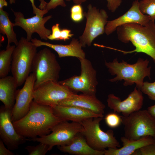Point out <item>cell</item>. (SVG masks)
<instances>
[{"mask_svg": "<svg viewBox=\"0 0 155 155\" xmlns=\"http://www.w3.org/2000/svg\"><path fill=\"white\" fill-rule=\"evenodd\" d=\"M62 121L54 115L52 107L33 100L27 114L12 122L19 134L26 138L34 139L49 134L52 128Z\"/></svg>", "mask_w": 155, "mask_h": 155, "instance_id": "6da1fadb", "label": "cell"}, {"mask_svg": "<svg viewBox=\"0 0 155 155\" xmlns=\"http://www.w3.org/2000/svg\"><path fill=\"white\" fill-rule=\"evenodd\" d=\"M118 38L123 43L131 42L135 49L125 51L112 48L123 54L134 52L144 53L150 56L155 64V23L150 20L146 25L135 23L125 24L116 29Z\"/></svg>", "mask_w": 155, "mask_h": 155, "instance_id": "7a4b0ae2", "label": "cell"}, {"mask_svg": "<svg viewBox=\"0 0 155 155\" xmlns=\"http://www.w3.org/2000/svg\"><path fill=\"white\" fill-rule=\"evenodd\" d=\"M149 61L139 58L135 63L130 64L123 60L119 62L117 58L112 62L106 61L104 64L112 75L116 76L109 80L111 82L124 81L123 85L125 86L135 84L136 87L140 90L145 78L150 79L151 67L148 66Z\"/></svg>", "mask_w": 155, "mask_h": 155, "instance_id": "3957f363", "label": "cell"}, {"mask_svg": "<svg viewBox=\"0 0 155 155\" xmlns=\"http://www.w3.org/2000/svg\"><path fill=\"white\" fill-rule=\"evenodd\" d=\"M37 47L31 41L22 37L13 51L11 71L17 87L24 83L32 72Z\"/></svg>", "mask_w": 155, "mask_h": 155, "instance_id": "277c9868", "label": "cell"}, {"mask_svg": "<svg viewBox=\"0 0 155 155\" xmlns=\"http://www.w3.org/2000/svg\"><path fill=\"white\" fill-rule=\"evenodd\" d=\"M61 69L55 55L49 49L45 48L37 52L32 68L35 77L34 90L47 81L58 82Z\"/></svg>", "mask_w": 155, "mask_h": 155, "instance_id": "5b68a950", "label": "cell"}, {"mask_svg": "<svg viewBox=\"0 0 155 155\" xmlns=\"http://www.w3.org/2000/svg\"><path fill=\"white\" fill-rule=\"evenodd\" d=\"M103 118H90L81 122L84 128L81 133L88 144L95 150L104 151L107 148L117 149L121 147L119 142L114 136L113 130L110 129L105 132L100 128V123Z\"/></svg>", "mask_w": 155, "mask_h": 155, "instance_id": "8992f818", "label": "cell"}, {"mask_svg": "<svg viewBox=\"0 0 155 155\" xmlns=\"http://www.w3.org/2000/svg\"><path fill=\"white\" fill-rule=\"evenodd\" d=\"M125 137L136 140L146 136L155 138V117L147 110H139L127 116H121Z\"/></svg>", "mask_w": 155, "mask_h": 155, "instance_id": "52a82bcc", "label": "cell"}, {"mask_svg": "<svg viewBox=\"0 0 155 155\" xmlns=\"http://www.w3.org/2000/svg\"><path fill=\"white\" fill-rule=\"evenodd\" d=\"M81 65V73L68 78L58 81L73 92L96 95L98 82L96 71L91 62L85 58L79 59Z\"/></svg>", "mask_w": 155, "mask_h": 155, "instance_id": "ba28073f", "label": "cell"}, {"mask_svg": "<svg viewBox=\"0 0 155 155\" xmlns=\"http://www.w3.org/2000/svg\"><path fill=\"white\" fill-rule=\"evenodd\" d=\"M84 130L80 123L62 121L54 126L51 129L52 132L45 136L27 140L37 142L48 145L51 150L53 146L69 144L75 137Z\"/></svg>", "mask_w": 155, "mask_h": 155, "instance_id": "9c48e42d", "label": "cell"}, {"mask_svg": "<svg viewBox=\"0 0 155 155\" xmlns=\"http://www.w3.org/2000/svg\"><path fill=\"white\" fill-rule=\"evenodd\" d=\"M87 7V12L84 13L86 19L85 28L79 37L83 47L90 46L95 38L105 33V28L108 21V16L105 10H100L91 4Z\"/></svg>", "mask_w": 155, "mask_h": 155, "instance_id": "30bf717a", "label": "cell"}, {"mask_svg": "<svg viewBox=\"0 0 155 155\" xmlns=\"http://www.w3.org/2000/svg\"><path fill=\"white\" fill-rule=\"evenodd\" d=\"M75 93H77L58 82L49 81L34 90L33 100L39 104L53 107Z\"/></svg>", "mask_w": 155, "mask_h": 155, "instance_id": "8fae6325", "label": "cell"}, {"mask_svg": "<svg viewBox=\"0 0 155 155\" xmlns=\"http://www.w3.org/2000/svg\"><path fill=\"white\" fill-rule=\"evenodd\" d=\"M15 17L14 26L21 27L26 32V39L29 41L32 39V35L37 33L40 38L45 40H48V36L51 33V31L45 26V24L52 18L49 15L43 18V16L38 15L28 18H25L22 13L13 11Z\"/></svg>", "mask_w": 155, "mask_h": 155, "instance_id": "7c38bea8", "label": "cell"}, {"mask_svg": "<svg viewBox=\"0 0 155 155\" xmlns=\"http://www.w3.org/2000/svg\"><path fill=\"white\" fill-rule=\"evenodd\" d=\"M11 110L4 105L0 108V139L10 150L17 149L27 140L16 130L11 120Z\"/></svg>", "mask_w": 155, "mask_h": 155, "instance_id": "4fadbf2b", "label": "cell"}, {"mask_svg": "<svg viewBox=\"0 0 155 155\" xmlns=\"http://www.w3.org/2000/svg\"><path fill=\"white\" fill-rule=\"evenodd\" d=\"M35 81L34 75L32 73H30L23 87L17 90L15 102L11 110L12 122L20 119L29 112L30 104L33 99V94Z\"/></svg>", "mask_w": 155, "mask_h": 155, "instance_id": "5bb4252c", "label": "cell"}, {"mask_svg": "<svg viewBox=\"0 0 155 155\" xmlns=\"http://www.w3.org/2000/svg\"><path fill=\"white\" fill-rule=\"evenodd\" d=\"M142 93L135 87L127 98L122 101L113 94H109L107 100L108 106L115 112L121 113L123 116H128L142 108L144 100Z\"/></svg>", "mask_w": 155, "mask_h": 155, "instance_id": "9a60e30c", "label": "cell"}, {"mask_svg": "<svg viewBox=\"0 0 155 155\" xmlns=\"http://www.w3.org/2000/svg\"><path fill=\"white\" fill-rule=\"evenodd\" d=\"M139 1L133 2L130 9L124 14L114 20L108 21L105 28V33L108 36L116 31L119 26L125 24L135 23L147 25L151 20L150 17L142 13L139 8Z\"/></svg>", "mask_w": 155, "mask_h": 155, "instance_id": "2e32d148", "label": "cell"}, {"mask_svg": "<svg viewBox=\"0 0 155 155\" xmlns=\"http://www.w3.org/2000/svg\"><path fill=\"white\" fill-rule=\"evenodd\" d=\"M58 105L77 106L101 115H103L105 107L96 95L83 93L80 95L74 94L67 99L61 102Z\"/></svg>", "mask_w": 155, "mask_h": 155, "instance_id": "e0dca14e", "label": "cell"}, {"mask_svg": "<svg viewBox=\"0 0 155 155\" xmlns=\"http://www.w3.org/2000/svg\"><path fill=\"white\" fill-rule=\"evenodd\" d=\"M31 41L37 47L44 46L53 49L57 53L59 58L73 57L79 59L85 58L86 54L82 49V46L77 39L73 38L70 43L67 45L53 44L36 38L32 39Z\"/></svg>", "mask_w": 155, "mask_h": 155, "instance_id": "ac0fdd59", "label": "cell"}, {"mask_svg": "<svg viewBox=\"0 0 155 155\" xmlns=\"http://www.w3.org/2000/svg\"><path fill=\"white\" fill-rule=\"evenodd\" d=\"M52 107L54 115L63 121L80 123L90 118L104 117L76 106L58 105Z\"/></svg>", "mask_w": 155, "mask_h": 155, "instance_id": "d6986e66", "label": "cell"}, {"mask_svg": "<svg viewBox=\"0 0 155 155\" xmlns=\"http://www.w3.org/2000/svg\"><path fill=\"white\" fill-rule=\"evenodd\" d=\"M121 140L123 146L119 148H108L105 150L104 155H132L136 150L146 145L155 144V138L150 136H146L137 140H130L125 136Z\"/></svg>", "mask_w": 155, "mask_h": 155, "instance_id": "ffe728a7", "label": "cell"}, {"mask_svg": "<svg viewBox=\"0 0 155 155\" xmlns=\"http://www.w3.org/2000/svg\"><path fill=\"white\" fill-rule=\"evenodd\" d=\"M80 133L77 135L69 144L58 146L61 152L76 155H104V151L98 150L92 148L84 137Z\"/></svg>", "mask_w": 155, "mask_h": 155, "instance_id": "44dd1931", "label": "cell"}, {"mask_svg": "<svg viewBox=\"0 0 155 155\" xmlns=\"http://www.w3.org/2000/svg\"><path fill=\"white\" fill-rule=\"evenodd\" d=\"M17 87L12 76L0 79V100L5 107L12 110L14 106Z\"/></svg>", "mask_w": 155, "mask_h": 155, "instance_id": "7402d4cb", "label": "cell"}, {"mask_svg": "<svg viewBox=\"0 0 155 155\" xmlns=\"http://www.w3.org/2000/svg\"><path fill=\"white\" fill-rule=\"evenodd\" d=\"M14 23L10 20L8 13L3 9H0V32L6 35L7 38V43L6 48L10 46V44L14 43L16 46L18 43L17 36L14 31Z\"/></svg>", "mask_w": 155, "mask_h": 155, "instance_id": "603a6c76", "label": "cell"}, {"mask_svg": "<svg viewBox=\"0 0 155 155\" xmlns=\"http://www.w3.org/2000/svg\"><path fill=\"white\" fill-rule=\"evenodd\" d=\"M15 47V45L10 46L0 52V78L7 76L11 70L12 55Z\"/></svg>", "mask_w": 155, "mask_h": 155, "instance_id": "cb8c5ba5", "label": "cell"}, {"mask_svg": "<svg viewBox=\"0 0 155 155\" xmlns=\"http://www.w3.org/2000/svg\"><path fill=\"white\" fill-rule=\"evenodd\" d=\"M139 8L143 14L149 16L151 20H155V0H142L139 1Z\"/></svg>", "mask_w": 155, "mask_h": 155, "instance_id": "d4e9b609", "label": "cell"}, {"mask_svg": "<svg viewBox=\"0 0 155 155\" xmlns=\"http://www.w3.org/2000/svg\"><path fill=\"white\" fill-rule=\"evenodd\" d=\"M29 155H45L51 150L49 146L46 144L40 142L34 146H27L25 147Z\"/></svg>", "mask_w": 155, "mask_h": 155, "instance_id": "484cf974", "label": "cell"}, {"mask_svg": "<svg viewBox=\"0 0 155 155\" xmlns=\"http://www.w3.org/2000/svg\"><path fill=\"white\" fill-rule=\"evenodd\" d=\"M70 12L71 18L74 22H81L85 17L81 4H75L72 6L70 9Z\"/></svg>", "mask_w": 155, "mask_h": 155, "instance_id": "4316f807", "label": "cell"}, {"mask_svg": "<svg viewBox=\"0 0 155 155\" xmlns=\"http://www.w3.org/2000/svg\"><path fill=\"white\" fill-rule=\"evenodd\" d=\"M104 120L107 125L111 128L117 127L122 123L121 117L115 112L106 114Z\"/></svg>", "mask_w": 155, "mask_h": 155, "instance_id": "83f0119b", "label": "cell"}, {"mask_svg": "<svg viewBox=\"0 0 155 155\" xmlns=\"http://www.w3.org/2000/svg\"><path fill=\"white\" fill-rule=\"evenodd\" d=\"M140 90L147 95L149 98L155 101V81L153 82H144Z\"/></svg>", "mask_w": 155, "mask_h": 155, "instance_id": "f1b7e54d", "label": "cell"}, {"mask_svg": "<svg viewBox=\"0 0 155 155\" xmlns=\"http://www.w3.org/2000/svg\"><path fill=\"white\" fill-rule=\"evenodd\" d=\"M132 155H155V144L144 146L136 150Z\"/></svg>", "mask_w": 155, "mask_h": 155, "instance_id": "f546056e", "label": "cell"}, {"mask_svg": "<svg viewBox=\"0 0 155 155\" xmlns=\"http://www.w3.org/2000/svg\"><path fill=\"white\" fill-rule=\"evenodd\" d=\"M51 29V33L48 36V39L51 40H60L61 30L59 24L57 23L53 25Z\"/></svg>", "mask_w": 155, "mask_h": 155, "instance_id": "4dcf8cb0", "label": "cell"}, {"mask_svg": "<svg viewBox=\"0 0 155 155\" xmlns=\"http://www.w3.org/2000/svg\"><path fill=\"white\" fill-rule=\"evenodd\" d=\"M59 6L64 7L66 6L64 0H50L47 3L45 9L48 11Z\"/></svg>", "mask_w": 155, "mask_h": 155, "instance_id": "1f68e13d", "label": "cell"}, {"mask_svg": "<svg viewBox=\"0 0 155 155\" xmlns=\"http://www.w3.org/2000/svg\"><path fill=\"white\" fill-rule=\"evenodd\" d=\"M107 7L111 12H114L121 5L122 0H106Z\"/></svg>", "mask_w": 155, "mask_h": 155, "instance_id": "d6a6232c", "label": "cell"}, {"mask_svg": "<svg viewBox=\"0 0 155 155\" xmlns=\"http://www.w3.org/2000/svg\"><path fill=\"white\" fill-rule=\"evenodd\" d=\"M73 35L70 30L66 28L62 29L61 30L60 40L66 41L71 38Z\"/></svg>", "mask_w": 155, "mask_h": 155, "instance_id": "836d02e7", "label": "cell"}, {"mask_svg": "<svg viewBox=\"0 0 155 155\" xmlns=\"http://www.w3.org/2000/svg\"><path fill=\"white\" fill-rule=\"evenodd\" d=\"M31 3L33 10V13L36 15H38L42 16L48 13V11L45 9L41 10L37 8L35 5L34 0H29Z\"/></svg>", "mask_w": 155, "mask_h": 155, "instance_id": "e575fe53", "label": "cell"}, {"mask_svg": "<svg viewBox=\"0 0 155 155\" xmlns=\"http://www.w3.org/2000/svg\"><path fill=\"white\" fill-rule=\"evenodd\" d=\"M4 143L0 139V155H14V153L7 149L4 145Z\"/></svg>", "mask_w": 155, "mask_h": 155, "instance_id": "d590c367", "label": "cell"}, {"mask_svg": "<svg viewBox=\"0 0 155 155\" xmlns=\"http://www.w3.org/2000/svg\"><path fill=\"white\" fill-rule=\"evenodd\" d=\"M147 110L151 115L155 117V104L148 107Z\"/></svg>", "mask_w": 155, "mask_h": 155, "instance_id": "8d00e7d4", "label": "cell"}, {"mask_svg": "<svg viewBox=\"0 0 155 155\" xmlns=\"http://www.w3.org/2000/svg\"><path fill=\"white\" fill-rule=\"evenodd\" d=\"M40 2V5L39 6V8L41 9H45L47 3L45 2L44 0H39Z\"/></svg>", "mask_w": 155, "mask_h": 155, "instance_id": "74e56055", "label": "cell"}, {"mask_svg": "<svg viewBox=\"0 0 155 155\" xmlns=\"http://www.w3.org/2000/svg\"><path fill=\"white\" fill-rule=\"evenodd\" d=\"M67 1H72L75 4H80L86 2L87 0H65Z\"/></svg>", "mask_w": 155, "mask_h": 155, "instance_id": "f35d334b", "label": "cell"}, {"mask_svg": "<svg viewBox=\"0 0 155 155\" xmlns=\"http://www.w3.org/2000/svg\"><path fill=\"white\" fill-rule=\"evenodd\" d=\"M7 3L5 0H0V9H3V7L7 6Z\"/></svg>", "mask_w": 155, "mask_h": 155, "instance_id": "ab89813d", "label": "cell"}, {"mask_svg": "<svg viewBox=\"0 0 155 155\" xmlns=\"http://www.w3.org/2000/svg\"><path fill=\"white\" fill-rule=\"evenodd\" d=\"M16 1V0H9V2L11 4L13 3H15Z\"/></svg>", "mask_w": 155, "mask_h": 155, "instance_id": "60d3db41", "label": "cell"}]
</instances>
